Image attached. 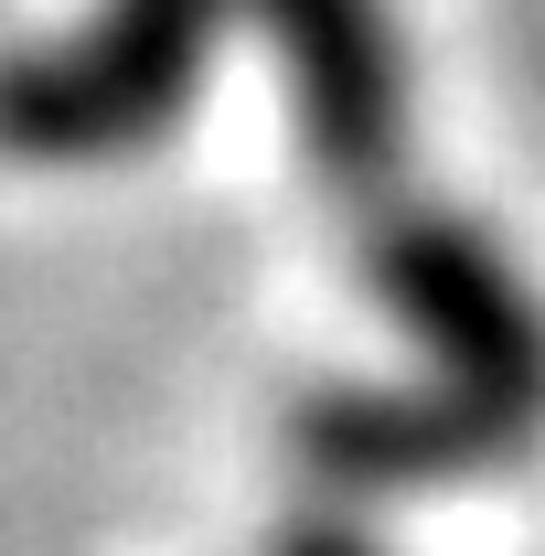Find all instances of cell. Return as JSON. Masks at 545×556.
I'll list each match as a JSON object with an SVG mask.
<instances>
[{
  "label": "cell",
  "instance_id": "cell-1",
  "mask_svg": "<svg viewBox=\"0 0 545 556\" xmlns=\"http://www.w3.org/2000/svg\"><path fill=\"white\" fill-rule=\"evenodd\" d=\"M385 289L428 321V343H449L471 364V386H492V396L545 386V332L524 321V300L503 289V268L481 257L471 236H439V225L396 236L385 247Z\"/></svg>",
  "mask_w": 545,
  "mask_h": 556
},
{
  "label": "cell",
  "instance_id": "cell-2",
  "mask_svg": "<svg viewBox=\"0 0 545 556\" xmlns=\"http://www.w3.org/2000/svg\"><path fill=\"white\" fill-rule=\"evenodd\" d=\"M289 43H300V97H310V129L342 172H364L385 129H396V75H385V33H375V0H278Z\"/></svg>",
  "mask_w": 545,
  "mask_h": 556
}]
</instances>
